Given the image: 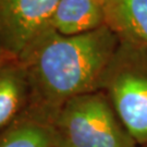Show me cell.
Instances as JSON below:
<instances>
[{
  "label": "cell",
  "instance_id": "6da1fadb",
  "mask_svg": "<svg viewBox=\"0 0 147 147\" xmlns=\"http://www.w3.org/2000/svg\"><path fill=\"white\" fill-rule=\"evenodd\" d=\"M119 42L107 25L74 36L47 30L19 57L31 85L30 110L53 124L68 100L99 90Z\"/></svg>",
  "mask_w": 147,
  "mask_h": 147
},
{
  "label": "cell",
  "instance_id": "7a4b0ae2",
  "mask_svg": "<svg viewBox=\"0 0 147 147\" xmlns=\"http://www.w3.org/2000/svg\"><path fill=\"white\" fill-rule=\"evenodd\" d=\"M104 92L140 147L147 144V49L120 40L101 79Z\"/></svg>",
  "mask_w": 147,
  "mask_h": 147
},
{
  "label": "cell",
  "instance_id": "3957f363",
  "mask_svg": "<svg viewBox=\"0 0 147 147\" xmlns=\"http://www.w3.org/2000/svg\"><path fill=\"white\" fill-rule=\"evenodd\" d=\"M53 125L65 147H140L101 90L68 100Z\"/></svg>",
  "mask_w": 147,
  "mask_h": 147
},
{
  "label": "cell",
  "instance_id": "277c9868",
  "mask_svg": "<svg viewBox=\"0 0 147 147\" xmlns=\"http://www.w3.org/2000/svg\"><path fill=\"white\" fill-rule=\"evenodd\" d=\"M60 0H0V45L19 59L50 28Z\"/></svg>",
  "mask_w": 147,
  "mask_h": 147
},
{
  "label": "cell",
  "instance_id": "5b68a950",
  "mask_svg": "<svg viewBox=\"0 0 147 147\" xmlns=\"http://www.w3.org/2000/svg\"><path fill=\"white\" fill-rule=\"evenodd\" d=\"M31 102V85L20 60L0 65V134L26 115Z\"/></svg>",
  "mask_w": 147,
  "mask_h": 147
},
{
  "label": "cell",
  "instance_id": "8992f818",
  "mask_svg": "<svg viewBox=\"0 0 147 147\" xmlns=\"http://www.w3.org/2000/svg\"><path fill=\"white\" fill-rule=\"evenodd\" d=\"M105 3L99 0H60L50 28L64 36L81 35L106 25Z\"/></svg>",
  "mask_w": 147,
  "mask_h": 147
},
{
  "label": "cell",
  "instance_id": "52a82bcc",
  "mask_svg": "<svg viewBox=\"0 0 147 147\" xmlns=\"http://www.w3.org/2000/svg\"><path fill=\"white\" fill-rule=\"evenodd\" d=\"M106 25L120 40L147 49V0H107Z\"/></svg>",
  "mask_w": 147,
  "mask_h": 147
},
{
  "label": "cell",
  "instance_id": "ba28073f",
  "mask_svg": "<svg viewBox=\"0 0 147 147\" xmlns=\"http://www.w3.org/2000/svg\"><path fill=\"white\" fill-rule=\"evenodd\" d=\"M0 147H64L51 122L32 111L0 134Z\"/></svg>",
  "mask_w": 147,
  "mask_h": 147
},
{
  "label": "cell",
  "instance_id": "9c48e42d",
  "mask_svg": "<svg viewBox=\"0 0 147 147\" xmlns=\"http://www.w3.org/2000/svg\"><path fill=\"white\" fill-rule=\"evenodd\" d=\"M16 59L18 58H16L14 56H12L10 53H8L5 48L0 45V65L10 62L12 60H16Z\"/></svg>",
  "mask_w": 147,
  "mask_h": 147
},
{
  "label": "cell",
  "instance_id": "30bf717a",
  "mask_svg": "<svg viewBox=\"0 0 147 147\" xmlns=\"http://www.w3.org/2000/svg\"><path fill=\"white\" fill-rule=\"evenodd\" d=\"M99 1H101V2H104L105 5H106V2H107V0H99Z\"/></svg>",
  "mask_w": 147,
  "mask_h": 147
},
{
  "label": "cell",
  "instance_id": "8fae6325",
  "mask_svg": "<svg viewBox=\"0 0 147 147\" xmlns=\"http://www.w3.org/2000/svg\"><path fill=\"white\" fill-rule=\"evenodd\" d=\"M142 147H147V144H146V145H144V146H142Z\"/></svg>",
  "mask_w": 147,
  "mask_h": 147
},
{
  "label": "cell",
  "instance_id": "7c38bea8",
  "mask_svg": "<svg viewBox=\"0 0 147 147\" xmlns=\"http://www.w3.org/2000/svg\"><path fill=\"white\" fill-rule=\"evenodd\" d=\"M64 147H65V146H64Z\"/></svg>",
  "mask_w": 147,
  "mask_h": 147
}]
</instances>
